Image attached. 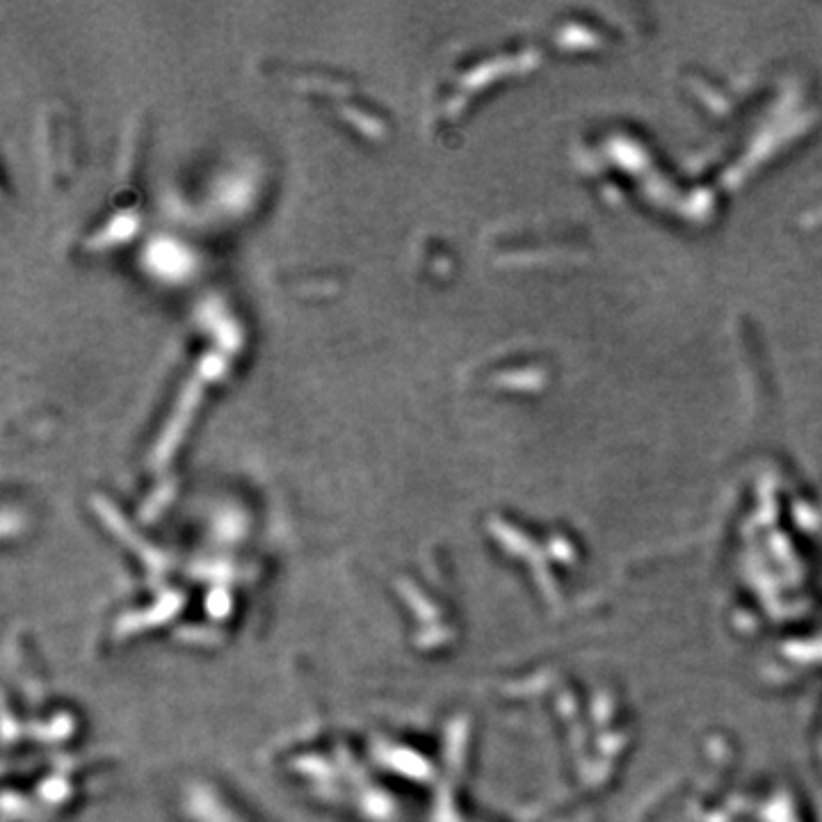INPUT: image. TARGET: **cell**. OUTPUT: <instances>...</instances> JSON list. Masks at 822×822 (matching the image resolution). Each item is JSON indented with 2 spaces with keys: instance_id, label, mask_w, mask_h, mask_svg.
<instances>
[]
</instances>
